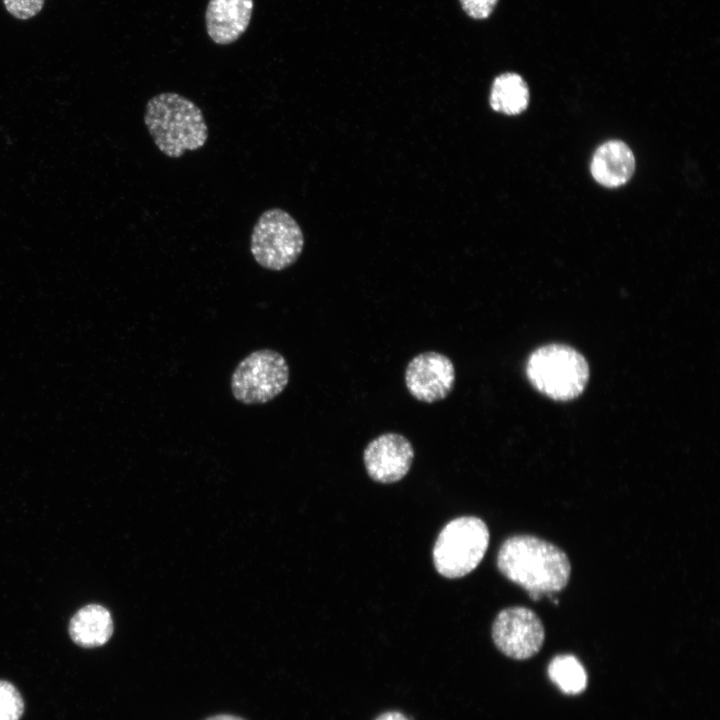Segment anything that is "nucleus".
I'll use <instances>...</instances> for the list:
<instances>
[{
    "mask_svg": "<svg viewBox=\"0 0 720 720\" xmlns=\"http://www.w3.org/2000/svg\"><path fill=\"white\" fill-rule=\"evenodd\" d=\"M497 567L534 601L564 589L571 575L570 560L560 547L527 534L511 536L502 543Z\"/></svg>",
    "mask_w": 720,
    "mask_h": 720,
    "instance_id": "nucleus-1",
    "label": "nucleus"
},
{
    "mask_svg": "<svg viewBox=\"0 0 720 720\" xmlns=\"http://www.w3.org/2000/svg\"><path fill=\"white\" fill-rule=\"evenodd\" d=\"M144 123L158 150L170 158L199 150L208 140V126L201 109L178 93L163 92L150 98L145 106Z\"/></svg>",
    "mask_w": 720,
    "mask_h": 720,
    "instance_id": "nucleus-2",
    "label": "nucleus"
},
{
    "mask_svg": "<svg viewBox=\"0 0 720 720\" xmlns=\"http://www.w3.org/2000/svg\"><path fill=\"white\" fill-rule=\"evenodd\" d=\"M526 374L538 391L554 400L566 401L583 392L589 379V366L574 348L550 344L529 356Z\"/></svg>",
    "mask_w": 720,
    "mask_h": 720,
    "instance_id": "nucleus-3",
    "label": "nucleus"
},
{
    "mask_svg": "<svg viewBox=\"0 0 720 720\" xmlns=\"http://www.w3.org/2000/svg\"><path fill=\"white\" fill-rule=\"evenodd\" d=\"M489 537L487 525L478 517L462 516L451 520L440 531L433 547L435 569L450 579L469 574L482 561Z\"/></svg>",
    "mask_w": 720,
    "mask_h": 720,
    "instance_id": "nucleus-4",
    "label": "nucleus"
},
{
    "mask_svg": "<svg viewBox=\"0 0 720 720\" xmlns=\"http://www.w3.org/2000/svg\"><path fill=\"white\" fill-rule=\"evenodd\" d=\"M304 248V235L293 216L281 208L265 210L250 236V252L256 263L271 271L293 265Z\"/></svg>",
    "mask_w": 720,
    "mask_h": 720,
    "instance_id": "nucleus-5",
    "label": "nucleus"
},
{
    "mask_svg": "<svg viewBox=\"0 0 720 720\" xmlns=\"http://www.w3.org/2000/svg\"><path fill=\"white\" fill-rule=\"evenodd\" d=\"M289 382L285 357L272 349L253 351L232 373L230 387L234 398L246 405L264 404L278 395Z\"/></svg>",
    "mask_w": 720,
    "mask_h": 720,
    "instance_id": "nucleus-6",
    "label": "nucleus"
},
{
    "mask_svg": "<svg viewBox=\"0 0 720 720\" xmlns=\"http://www.w3.org/2000/svg\"><path fill=\"white\" fill-rule=\"evenodd\" d=\"M496 648L514 660H526L543 646L545 629L539 616L523 606L501 610L492 624Z\"/></svg>",
    "mask_w": 720,
    "mask_h": 720,
    "instance_id": "nucleus-7",
    "label": "nucleus"
},
{
    "mask_svg": "<svg viewBox=\"0 0 720 720\" xmlns=\"http://www.w3.org/2000/svg\"><path fill=\"white\" fill-rule=\"evenodd\" d=\"M404 380L408 392L416 400L434 403L445 399L454 388L455 367L442 353L423 352L410 360Z\"/></svg>",
    "mask_w": 720,
    "mask_h": 720,
    "instance_id": "nucleus-8",
    "label": "nucleus"
},
{
    "mask_svg": "<svg viewBox=\"0 0 720 720\" xmlns=\"http://www.w3.org/2000/svg\"><path fill=\"white\" fill-rule=\"evenodd\" d=\"M414 458L411 442L398 433H385L366 446L363 460L370 478L380 483L401 480L410 470Z\"/></svg>",
    "mask_w": 720,
    "mask_h": 720,
    "instance_id": "nucleus-9",
    "label": "nucleus"
},
{
    "mask_svg": "<svg viewBox=\"0 0 720 720\" xmlns=\"http://www.w3.org/2000/svg\"><path fill=\"white\" fill-rule=\"evenodd\" d=\"M253 7V0H209L205 23L211 40L218 45L237 41L250 24Z\"/></svg>",
    "mask_w": 720,
    "mask_h": 720,
    "instance_id": "nucleus-10",
    "label": "nucleus"
},
{
    "mask_svg": "<svg viewBox=\"0 0 720 720\" xmlns=\"http://www.w3.org/2000/svg\"><path fill=\"white\" fill-rule=\"evenodd\" d=\"M590 169L593 178L599 184L616 188L627 183L632 177L635 158L624 142L610 140L597 148Z\"/></svg>",
    "mask_w": 720,
    "mask_h": 720,
    "instance_id": "nucleus-11",
    "label": "nucleus"
},
{
    "mask_svg": "<svg viewBox=\"0 0 720 720\" xmlns=\"http://www.w3.org/2000/svg\"><path fill=\"white\" fill-rule=\"evenodd\" d=\"M69 634L76 644L85 648L104 645L113 634L110 612L97 604L84 606L72 617Z\"/></svg>",
    "mask_w": 720,
    "mask_h": 720,
    "instance_id": "nucleus-12",
    "label": "nucleus"
},
{
    "mask_svg": "<svg viewBox=\"0 0 720 720\" xmlns=\"http://www.w3.org/2000/svg\"><path fill=\"white\" fill-rule=\"evenodd\" d=\"M489 103L496 112L506 115L520 114L528 107V85L517 73L500 74L492 83Z\"/></svg>",
    "mask_w": 720,
    "mask_h": 720,
    "instance_id": "nucleus-13",
    "label": "nucleus"
},
{
    "mask_svg": "<svg viewBox=\"0 0 720 720\" xmlns=\"http://www.w3.org/2000/svg\"><path fill=\"white\" fill-rule=\"evenodd\" d=\"M548 675L565 694H579L587 685L586 671L573 655H558L553 658L548 666Z\"/></svg>",
    "mask_w": 720,
    "mask_h": 720,
    "instance_id": "nucleus-14",
    "label": "nucleus"
},
{
    "mask_svg": "<svg viewBox=\"0 0 720 720\" xmlns=\"http://www.w3.org/2000/svg\"><path fill=\"white\" fill-rule=\"evenodd\" d=\"M24 711V703L14 685L0 680V720H19Z\"/></svg>",
    "mask_w": 720,
    "mask_h": 720,
    "instance_id": "nucleus-15",
    "label": "nucleus"
},
{
    "mask_svg": "<svg viewBox=\"0 0 720 720\" xmlns=\"http://www.w3.org/2000/svg\"><path fill=\"white\" fill-rule=\"evenodd\" d=\"M45 0H3L6 10L19 20L36 16L43 8Z\"/></svg>",
    "mask_w": 720,
    "mask_h": 720,
    "instance_id": "nucleus-16",
    "label": "nucleus"
},
{
    "mask_svg": "<svg viewBox=\"0 0 720 720\" xmlns=\"http://www.w3.org/2000/svg\"><path fill=\"white\" fill-rule=\"evenodd\" d=\"M498 0H460L465 13L473 19L488 18L493 12Z\"/></svg>",
    "mask_w": 720,
    "mask_h": 720,
    "instance_id": "nucleus-17",
    "label": "nucleus"
},
{
    "mask_svg": "<svg viewBox=\"0 0 720 720\" xmlns=\"http://www.w3.org/2000/svg\"><path fill=\"white\" fill-rule=\"evenodd\" d=\"M375 720H409L404 714L398 711H388L379 715Z\"/></svg>",
    "mask_w": 720,
    "mask_h": 720,
    "instance_id": "nucleus-18",
    "label": "nucleus"
},
{
    "mask_svg": "<svg viewBox=\"0 0 720 720\" xmlns=\"http://www.w3.org/2000/svg\"><path fill=\"white\" fill-rule=\"evenodd\" d=\"M204 720H246L242 717L231 715V714H217L210 716Z\"/></svg>",
    "mask_w": 720,
    "mask_h": 720,
    "instance_id": "nucleus-19",
    "label": "nucleus"
}]
</instances>
